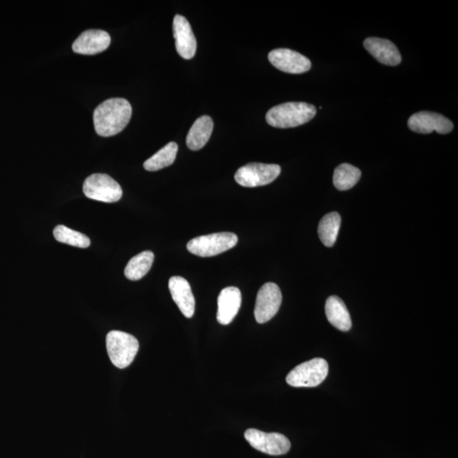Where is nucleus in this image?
Instances as JSON below:
<instances>
[{
  "label": "nucleus",
  "instance_id": "f257e3e1",
  "mask_svg": "<svg viewBox=\"0 0 458 458\" xmlns=\"http://www.w3.org/2000/svg\"><path fill=\"white\" fill-rule=\"evenodd\" d=\"M132 117V106L125 99H107L96 107L94 125L99 136L110 137L121 133Z\"/></svg>",
  "mask_w": 458,
  "mask_h": 458
},
{
  "label": "nucleus",
  "instance_id": "f03ea898",
  "mask_svg": "<svg viewBox=\"0 0 458 458\" xmlns=\"http://www.w3.org/2000/svg\"><path fill=\"white\" fill-rule=\"evenodd\" d=\"M317 114L316 107L305 102H288L273 107L266 115L270 126L290 129L303 125Z\"/></svg>",
  "mask_w": 458,
  "mask_h": 458
},
{
  "label": "nucleus",
  "instance_id": "7ed1b4c3",
  "mask_svg": "<svg viewBox=\"0 0 458 458\" xmlns=\"http://www.w3.org/2000/svg\"><path fill=\"white\" fill-rule=\"evenodd\" d=\"M106 348L110 362L117 368L122 369L132 364L139 344L132 334L113 330L107 334Z\"/></svg>",
  "mask_w": 458,
  "mask_h": 458
},
{
  "label": "nucleus",
  "instance_id": "20e7f679",
  "mask_svg": "<svg viewBox=\"0 0 458 458\" xmlns=\"http://www.w3.org/2000/svg\"><path fill=\"white\" fill-rule=\"evenodd\" d=\"M238 237L233 233H217L202 235L187 244L190 253L201 257H212L224 253L237 245Z\"/></svg>",
  "mask_w": 458,
  "mask_h": 458
},
{
  "label": "nucleus",
  "instance_id": "39448f33",
  "mask_svg": "<svg viewBox=\"0 0 458 458\" xmlns=\"http://www.w3.org/2000/svg\"><path fill=\"white\" fill-rule=\"evenodd\" d=\"M329 373V364L324 358H314L298 365L286 377L292 387H316Z\"/></svg>",
  "mask_w": 458,
  "mask_h": 458
},
{
  "label": "nucleus",
  "instance_id": "423d86ee",
  "mask_svg": "<svg viewBox=\"0 0 458 458\" xmlns=\"http://www.w3.org/2000/svg\"><path fill=\"white\" fill-rule=\"evenodd\" d=\"M83 190L91 200L106 203L117 202L122 196L120 185L107 174H92L83 183Z\"/></svg>",
  "mask_w": 458,
  "mask_h": 458
},
{
  "label": "nucleus",
  "instance_id": "0eeeda50",
  "mask_svg": "<svg viewBox=\"0 0 458 458\" xmlns=\"http://www.w3.org/2000/svg\"><path fill=\"white\" fill-rule=\"evenodd\" d=\"M281 173V167L275 164L264 163H249L243 166L234 175L235 181L246 188L269 185L276 179Z\"/></svg>",
  "mask_w": 458,
  "mask_h": 458
},
{
  "label": "nucleus",
  "instance_id": "6e6552de",
  "mask_svg": "<svg viewBox=\"0 0 458 458\" xmlns=\"http://www.w3.org/2000/svg\"><path fill=\"white\" fill-rule=\"evenodd\" d=\"M245 438L253 448L272 456L284 455L292 447L288 438L280 433H265L249 429L245 433Z\"/></svg>",
  "mask_w": 458,
  "mask_h": 458
},
{
  "label": "nucleus",
  "instance_id": "1a4fd4ad",
  "mask_svg": "<svg viewBox=\"0 0 458 458\" xmlns=\"http://www.w3.org/2000/svg\"><path fill=\"white\" fill-rule=\"evenodd\" d=\"M281 303L280 287L274 282H266L259 290L255 306V318L258 324H265L272 320L280 310Z\"/></svg>",
  "mask_w": 458,
  "mask_h": 458
},
{
  "label": "nucleus",
  "instance_id": "9d476101",
  "mask_svg": "<svg viewBox=\"0 0 458 458\" xmlns=\"http://www.w3.org/2000/svg\"><path fill=\"white\" fill-rule=\"evenodd\" d=\"M408 125L410 129L417 134H429L436 131L440 134L451 133L454 125L448 117L430 111H420L409 118Z\"/></svg>",
  "mask_w": 458,
  "mask_h": 458
},
{
  "label": "nucleus",
  "instance_id": "9b49d317",
  "mask_svg": "<svg viewBox=\"0 0 458 458\" xmlns=\"http://www.w3.org/2000/svg\"><path fill=\"white\" fill-rule=\"evenodd\" d=\"M269 59L274 67L286 73H305L312 67V62L308 58L289 49H277L271 51L269 54Z\"/></svg>",
  "mask_w": 458,
  "mask_h": 458
},
{
  "label": "nucleus",
  "instance_id": "f8f14e48",
  "mask_svg": "<svg viewBox=\"0 0 458 458\" xmlns=\"http://www.w3.org/2000/svg\"><path fill=\"white\" fill-rule=\"evenodd\" d=\"M173 36L178 55L185 59H192L196 53L197 41L188 20L183 15H175Z\"/></svg>",
  "mask_w": 458,
  "mask_h": 458
},
{
  "label": "nucleus",
  "instance_id": "ddd939ff",
  "mask_svg": "<svg viewBox=\"0 0 458 458\" xmlns=\"http://www.w3.org/2000/svg\"><path fill=\"white\" fill-rule=\"evenodd\" d=\"M110 43V36L106 31L87 30L76 39L73 50L77 54L96 55L107 50Z\"/></svg>",
  "mask_w": 458,
  "mask_h": 458
},
{
  "label": "nucleus",
  "instance_id": "4468645a",
  "mask_svg": "<svg viewBox=\"0 0 458 458\" xmlns=\"http://www.w3.org/2000/svg\"><path fill=\"white\" fill-rule=\"evenodd\" d=\"M241 302V292L236 287H227L222 289L217 299V320L219 324H231L240 310Z\"/></svg>",
  "mask_w": 458,
  "mask_h": 458
},
{
  "label": "nucleus",
  "instance_id": "2eb2a0df",
  "mask_svg": "<svg viewBox=\"0 0 458 458\" xmlns=\"http://www.w3.org/2000/svg\"><path fill=\"white\" fill-rule=\"evenodd\" d=\"M169 286L173 300L183 316L187 318L192 317L195 310V300L189 282L185 278L174 276L170 278Z\"/></svg>",
  "mask_w": 458,
  "mask_h": 458
},
{
  "label": "nucleus",
  "instance_id": "dca6fc26",
  "mask_svg": "<svg viewBox=\"0 0 458 458\" xmlns=\"http://www.w3.org/2000/svg\"><path fill=\"white\" fill-rule=\"evenodd\" d=\"M365 49L384 65L396 66L401 62V55L397 47L388 39L368 38L364 43Z\"/></svg>",
  "mask_w": 458,
  "mask_h": 458
},
{
  "label": "nucleus",
  "instance_id": "f3484780",
  "mask_svg": "<svg viewBox=\"0 0 458 458\" xmlns=\"http://www.w3.org/2000/svg\"><path fill=\"white\" fill-rule=\"evenodd\" d=\"M325 313L330 324L341 331L346 332L352 329L349 310L341 298L330 296L326 301Z\"/></svg>",
  "mask_w": 458,
  "mask_h": 458
},
{
  "label": "nucleus",
  "instance_id": "a211bd4d",
  "mask_svg": "<svg viewBox=\"0 0 458 458\" xmlns=\"http://www.w3.org/2000/svg\"><path fill=\"white\" fill-rule=\"evenodd\" d=\"M213 121L208 115H202L194 122L187 136V146L191 150H199L203 148L209 141L213 131Z\"/></svg>",
  "mask_w": 458,
  "mask_h": 458
},
{
  "label": "nucleus",
  "instance_id": "6ab92c4d",
  "mask_svg": "<svg viewBox=\"0 0 458 458\" xmlns=\"http://www.w3.org/2000/svg\"><path fill=\"white\" fill-rule=\"evenodd\" d=\"M155 255L146 250L135 256L127 264L124 273L127 280L137 281L145 277L152 266Z\"/></svg>",
  "mask_w": 458,
  "mask_h": 458
},
{
  "label": "nucleus",
  "instance_id": "aec40b11",
  "mask_svg": "<svg viewBox=\"0 0 458 458\" xmlns=\"http://www.w3.org/2000/svg\"><path fill=\"white\" fill-rule=\"evenodd\" d=\"M341 224V217L337 213L327 214L322 218L318 225V236L322 244L327 247L336 244Z\"/></svg>",
  "mask_w": 458,
  "mask_h": 458
},
{
  "label": "nucleus",
  "instance_id": "412c9836",
  "mask_svg": "<svg viewBox=\"0 0 458 458\" xmlns=\"http://www.w3.org/2000/svg\"><path fill=\"white\" fill-rule=\"evenodd\" d=\"M178 146L177 143L170 142L158 152L143 163V167L149 172H155L173 164L176 159Z\"/></svg>",
  "mask_w": 458,
  "mask_h": 458
},
{
  "label": "nucleus",
  "instance_id": "4be33fe9",
  "mask_svg": "<svg viewBox=\"0 0 458 458\" xmlns=\"http://www.w3.org/2000/svg\"><path fill=\"white\" fill-rule=\"evenodd\" d=\"M362 176L360 169L344 163L336 167L334 173V185L341 191L348 190L355 186Z\"/></svg>",
  "mask_w": 458,
  "mask_h": 458
},
{
  "label": "nucleus",
  "instance_id": "5701e85b",
  "mask_svg": "<svg viewBox=\"0 0 458 458\" xmlns=\"http://www.w3.org/2000/svg\"><path fill=\"white\" fill-rule=\"evenodd\" d=\"M55 240L63 244L78 247V248H87L90 245V238L85 234L67 228L66 226L59 225L54 229Z\"/></svg>",
  "mask_w": 458,
  "mask_h": 458
}]
</instances>
